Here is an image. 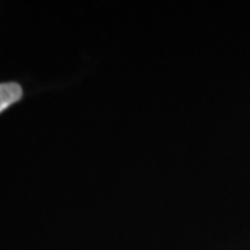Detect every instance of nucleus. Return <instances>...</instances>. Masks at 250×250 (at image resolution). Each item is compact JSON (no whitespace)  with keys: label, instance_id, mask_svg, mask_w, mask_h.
Here are the masks:
<instances>
[{"label":"nucleus","instance_id":"1","mask_svg":"<svg viewBox=\"0 0 250 250\" xmlns=\"http://www.w3.org/2000/svg\"><path fill=\"white\" fill-rule=\"evenodd\" d=\"M22 98V88L17 82H6L0 83V113L6 108L20 102Z\"/></svg>","mask_w":250,"mask_h":250}]
</instances>
